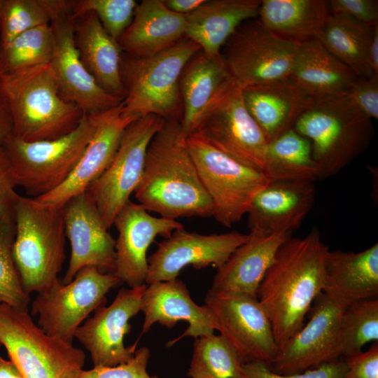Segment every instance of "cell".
<instances>
[{"instance_id": "cell-1", "label": "cell", "mask_w": 378, "mask_h": 378, "mask_svg": "<svg viewBox=\"0 0 378 378\" xmlns=\"http://www.w3.org/2000/svg\"><path fill=\"white\" fill-rule=\"evenodd\" d=\"M328 247L313 229L304 237L288 238L279 248L257 290L278 351L304 324L323 290Z\"/></svg>"}, {"instance_id": "cell-2", "label": "cell", "mask_w": 378, "mask_h": 378, "mask_svg": "<svg viewBox=\"0 0 378 378\" xmlns=\"http://www.w3.org/2000/svg\"><path fill=\"white\" fill-rule=\"evenodd\" d=\"M134 194L146 211L161 217H213L211 200L188 150L181 122L166 121L151 139Z\"/></svg>"}, {"instance_id": "cell-3", "label": "cell", "mask_w": 378, "mask_h": 378, "mask_svg": "<svg viewBox=\"0 0 378 378\" xmlns=\"http://www.w3.org/2000/svg\"><path fill=\"white\" fill-rule=\"evenodd\" d=\"M13 131L18 139L53 140L74 131L84 112L66 100L50 64L1 74Z\"/></svg>"}, {"instance_id": "cell-4", "label": "cell", "mask_w": 378, "mask_h": 378, "mask_svg": "<svg viewBox=\"0 0 378 378\" xmlns=\"http://www.w3.org/2000/svg\"><path fill=\"white\" fill-rule=\"evenodd\" d=\"M311 144L317 179L337 174L370 146L374 130L346 94L314 97L293 127Z\"/></svg>"}, {"instance_id": "cell-5", "label": "cell", "mask_w": 378, "mask_h": 378, "mask_svg": "<svg viewBox=\"0 0 378 378\" xmlns=\"http://www.w3.org/2000/svg\"><path fill=\"white\" fill-rule=\"evenodd\" d=\"M200 51V48L185 36L174 46L151 57H138L122 52V114L136 119L154 115L165 121L181 122V76Z\"/></svg>"}, {"instance_id": "cell-6", "label": "cell", "mask_w": 378, "mask_h": 378, "mask_svg": "<svg viewBox=\"0 0 378 378\" xmlns=\"http://www.w3.org/2000/svg\"><path fill=\"white\" fill-rule=\"evenodd\" d=\"M12 253L22 286L29 295L58 279L65 258L63 207L20 195L15 207Z\"/></svg>"}, {"instance_id": "cell-7", "label": "cell", "mask_w": 378, "mask_h": 378, "mask_svg": "<svg viewBox=\"0 0 378 378\" xmlns=\"http://www.w3.org/2000/svg\"><path fill=\"white\" fill-rule=\"evenodd\" d=\"M0 346L25 378H78L83 350L46 334L28 314L0 303Z\"/></svg>"}, {"instance_id": "cell-8", "label": "cell", "mask_w": 378, "mask_h": 378, "mask_svg": "<svg viewBox=\"0 0 378 378\" xmlns=\"http://www.w3.org/2000/svg\"><path fill=\"white\" fill-rule=\"evenodd\" d=\"M95 129L93 114L85 115L69 134L53 140L28 142L13 136L2 145L18 186L38 198L54 190L69 176Z\"/></svg>"}, {"instance_id": "cell-9", "label": "cell", "mask_w": 378, "mask_h": 378, "mask_svg": "<svg viewBox=\"0 0 378 378\" xmlns=\"http://www.w3.org/2000/svg\"><path fill=\"white\" fill-rule=\"evenodd\" d=\"M188 150L214 206L213 217L230 227L248 213L255 196L270 181L259 170L220 151L200 134L186 136Z\"/></svg>"}, {"instance_id": "cell-10", "label": "cell", "mask_w": 378, "mask_h": 378, "mask_svg": "<svg viewBox=\"0 0 378 378\" xmlns=\"http://www.w3.org/2000/svg\"><path fill=\"white\" fill-rule=\"evenodd\" d=\"M122 282L113 272L92 267L78 272L68 284L59 278L36 293L31 314L38 316V326L48 335L72 342L74 334L88 315L106 302L108 291Z\"/></svg>"}, {"instance_id": "cell-11", "label": "cell", "mask_w": 378, "mask_h": 378, "mask_svg": "<svg viewBox=\"0 0 378 378\" xmlns=\"http://www.w3.org/2000/svg\"><path fill=\"white\" fill-rule=\"evenodd\" d=\"M298 48L273 34L257 18L239 26L220 55L231 77L244 89L288 78Z\"/></svg>"}, {"instance_id": "cell-12", "label": "cell", "mask_w": 378, "mask_h": 378, "mask_svg": "<svg viewBox=\"0 0 378 378\" xmlns=\"http://www.w3.org/2000/svg\"><path fill=\"white\" fill-rule=\"evenodd\" d=\"M53 36L50 65L62 96L85 115L120 104L123 98L112 94L96 83L83 65L74 42L73 9L75 0H44Z\"/></svg>"}, {"instance_id": "cell-13", "label": "cell", "mask_w": 378, "mask_h": 378, "mask_svg": "<svg viewBox=\"0 0 378 378\" xmlns=\"http://www.w3.org/2000/svg\"><path fill=\"white\" fill-rule=\"evenodd\" d=\"M165 122L154 115L132 122L125 130L108 167L88 188L86 192L108 230L134 192L143 174L148 145Z\"/></svg>"}, {"instance_id": "cell-14", "label": "cell", "mask_w": 378, "mask_h": 378, "mask_svg": "<svg viewBox=\"0 0 378 378\" xmlns=\"http://www.w3.org/2000/svg\"><path fill=\"white\" fill-rule=\"evenodd\" d=\"M195 132L232 159L263 172L268 142L234 80L207 109Z\"/></svg>"}, {"instance_id": "cell-15", "label": "cell", "mask_w": 378, "mask_h": 378, "mask_svg": "<svg viewBox=\"0 0 378 378\" xmlns=\"http://www.w3.org/2000/svg\"><path fill=\"white\" fill-rule=\"evenodd\" d=\"M205 304L212 314L215 330L233 346L243 363L270 365L278 347L270 321L257 298L209 289Z\"/></svg>"}, {"instance_id": "cell-16", "label": "cell", "mask_w": 378, "mask_h": 378, "mask_svg": "<svg viewBox=\"0 0 378 378\" xmlns=\"http://www.w3.org/2000/svg\"><path fill=\"white\" fill-rule=\"evenodd\" d=\"M344 309L323 292L319 293L308 312L309 321L278 351L270 368L287 375L340 359L337 335Z\"/></svg>"}, {"instance_id": "cell-17", "label": "cell", "mask_w": 378, "mask_h": 378, "mask_svg": "<svg viewBox=\"0 0 378 378\" xmlns=\"http://www.w3.org/2000/svg\"><path fill=\"white\" fill-rule=\"evenodd\" d=\"M146 287L121 288L109 306L97 308L76 330L74 337L89 351L94 367L115 366L134 356L137 342L126 347L124 337L131 330L130 320L141 312Z\"/></svg>"}, {"instance_id": "cell-18", "label": "cell", "mask_w": 378, "mask_h": 378, "mask_svg": "<svg viewBox=\"0 0 378 378\" xmlns=\"http://www.w3.org/2000/svg\"><path fill=\"white\" fill-rule=\"evenodd\" d=\"M248 237V234L237 231L202 234L184 227L176 230L159 243L157 250L148 258L145 284L176 279L188 265L195 269L209 265L218 268Z\"/></svg>"}, {"instance_id": "cell-19", "label": "cell", "mask_w": 378, "mask_h": 378, "mask_svg": "<svg viewBox=\"0 0 378 378\" xmlns=\"http://www.w3.org/2000/svg\"><path fill=\"white\" fill-rule=\"evenodd\" d=\"M63 214L71 255L62 282L69 283L86 267L114 272L115 240L90 195L85 191L72 197L63 206Z\"/></svg>"}, {"instance_id": "cell-20", "label": "cell", "mask_w": 378, "mask_h": 378, "mask_svg": "<svg viewBox=\"0 0 378 378\" xmlns=\"http://www.w3.org/2000/svg\"><path fill=\"white\" fill-rule=\"evenodd\" d=\"M114 274L130 288L146 284L148 272L147 251L158 235L167 237L184 227L177 220L151 216L139 203L130 200L116 215Z\"/></svg>"}, {"instance_id": "cell-21", "label": "cell", "mask_w": 378, "mask_h": 378, "mask_svg": "<svg viewBox=\"0 0 378 378\" xmlns=\"http://www.w3.org/2000/svg\"><path fill=\"white\" fill-rule=\"evenodd\" d=\"M122 103L93 114L95 118L94 133L71 174L58 188L35 198L37 201L63 207L70 199L85 192L105 171L114 158L125 130L136 120L122 114Z\"/></svg>"}, {"instance_id": "cell-22", "label": "cell", "mask_w": 378, "mask_h": 378, "mask_svg": "<svg viewBox=\"0 0 378 378\" xmlns=\"http://www.w3.org/2000/svg\"><path fill=\"white\" fill-rule=\"evenodd\" d=\"M141 311L144 315L142 334L148 332L155 323L169 328L180 321H186L188 323L185 332L169 342L168 346L185 337L196 339L212 335L215 330L209 309L206 304H197L191 298L186 284L177 278L146 285Z\"/></svg>"}, {"instance_id": "cell-23", "label": "cell", "mask_w": 378, "mask_h": 378, "mask_svg": "<svg viewBox=\"0 0 378 378\" xmlns=\"http://www.w3.org/2000/svg\"><path fill=\"white\" fill-rule=\"evenodd\" d=\"M312 181H270L253 198L248 211L249 230L266 235L298 229L312 209Z\"/></svg>"}, {"instance_id": "cell-24", "label": "cell", "mask_w": 378, "mask_h": 378, "mask_svg": "<svg viewBox=\"0 0 378 378\" xmlns=\"http://www.w3.org/2000/svg\"><path fill=\"white\" fill-rule=\"evenodd\" d=\"M322 292L343 308L378 297V244L360 252L328 250Z\"/></svg>"}, {"instance_id": "cell-25", "label": "cell", "mask_w": 378, "mask_h": 378, "mask_svg": "<svg viewBox=\"0 0 378 378\" xmlns=\"http://www.w3.org/2000/svg\"><path fill=\"white\" fill-rule=\"evenodd\" d=\"M242 95L268 143L293 128L314 99L290 77L244 88Z\"/></svg>"}, {"instance_id": "cell-26", "label": "cell", "mask_w": 378, "mask_h": 378, "mask_svg": "<svg viewBox=\"0 0 378 378\" xmlns=\"http://www.w3.org/2000/svg\"><path fill=\"white\" fill-rule=\"evenodd\" d=\"M246 242L217 268L211 289L257 298V290L280 246L288 234L266 235L249 230Z\"/></svg>"}, {"instance_id": "cell-27", "label": "cell", "mask_w": 378, "mask_h": 378, "mask_svg": "<svg viewBox=\"0 0 378 378\" xmlns=\"http://www.w3.org/2000/svg\"><path fill=\"white\" fill-rule=\"evenodd\" d=\"M186 28V15L169 10L163 0H144L138 4L132 22L118 43L124 53L151 57L185 37Z\"/></svg>"}, {"instance_id": "cell-28", "label": "cell", "mask_w": 378, "mask_h": 378, "mask_svg": "<svg viewBox=\"0 0 378 378\" xmlns=\"http://www.w3.org/2000/svg\"><path fill=\"white\" fill-rule=\"evenodd\" d=\"M260 0H205L186 15L185 36L209 56L220 55L222 48L239 26L258 18Z\"/></svg>"}, {"instance_id": "cell-29", "label": "cell", "mask_w": 378, "mask_h": 378, "mask_svg": "<svg viewBox=\"0 0 378 378\" xmlns=\"http://www.w3.org/2000/svg\"><path fill=\"white\" fill-rule=\"evenodd\" d=\"M232 80L220 55L209 56L200 51L188 62L180 79L181 125L186 136L195 132L207 109Z\"/></svg>"}, {"instance_id": "cell-30", "label": "cell", "mask_w": 378, "mask_h": 378, "mask_svg": "<svg viewBox=\"0 0 378 378\" xmlns=\"http://www.w3.org/2000/svg\"><path fill=\"white\" fill-rule=\"evenodd\" d=\"M74 42L83 65L99 86L123 98L122 52L94 13L86 12L75 18Z\"/></svg>"}, {"instance_id": "cell-31", "label": "cell", "mask_w": 378, "mask_h": 378, "mask_svg": "<svg viewBox=\"0 0 378 378\" xmlns=\"http://www.w3.org/2000/svg\"><path fill=\"white\" fill-rule=\"evenodd\" d=\"M289 77L313 97L346 94L358 79L317 38L299 44Z\"/></svg>"}, {"instance_id": "cell-32", "label": "cell", "mask_w": 378, "mask_h": 378, "mask_svg": "<svg viewBox=\"0 0 378 378\" xmlns=\"http://www.w3.org/2000/svg\"><path fill=\"white\" fill-rule=\"evenodd\" d=\"M330 15L326 0H262L258 19L273 34L300 44L318 39Z\"/></svg>"}, {"instance_id": "cell-33", "label": "cell", "mask_w": 378, "mask_h": 378, "mask_svg": "<svg viewBox=\"0 0 378 378\" xmlns=\"http://www.w3.org/2000/svg\"><path fill=\"white\" fill-rule=\"evenodd\" d=\"M377 26L363 24L346 15L331 14L318 40L358 78H368L374 76L368 64V53Z\"/></svg>"}, {"instance_id": "cell-34", "label": "cell", "mask_w": 378, "mask_h": 378, "mask_svg": "<svg viewBox=\"0 0 378 378\" xmlns=\"http://www.w3.org/2000/svg\"><path fill=\"white\" fill-rule=\"evenodd\" d=\"M263 173L270 181H312L318 171L310 141L293 128L267 144Z\"/></svg>"}, {"instance_id": "cell-35", "label": "cell", "mask_w": 378, "mask_h": 378, "mask_svg": "<svg viewBox=\"0 0 378 378\" xmlns=\"http://www.w3.org/2000/svg\"><path fill=\"white\" fill-rule=\"evenodd\" d=\"M243 363L236 350L221 335L195 339L188 372L190 378H245Z\"/></svg>"}, {"instance_id": "cell-36", "label": "cell", "mask_w": 378, "mask_h": 378, "mask_svg": "<svg viewBox=\"0 0 378 378\" xmlns=\"http://www.w3.org/2000/svg\"><path fill=\"white\" fill-rule=\"evenodd\" d=\"M371 342H378L377 298L360 300L343 309L337 335L340 358L362 352L363 347Z\"/></svg>"}, {"instance_id": "cell-37", "label": "cell", "mask_w": 378, "mask_h": 378, "mask_svg": "<svg viewBox=\"0 0 378 378\" xmlns=\"http://www.w3.org/2000/svg\"><path fill=\"white\" fill-rule=\"evenodd\" d=\"M52 50L53 36L50 24L26 31L0 47V74L50 64Z\"/></svg>"}, {"instance_id": "cell-38", "label": "cell", "mask_w": 378, "mask_h": 378, "mask_svg": "<svg viewBox=\"0 0 378 378\" xmlns=\"http://www.w3.org/2000/svg\"><path fill=\"white\" fill-rule=\"evenodd\" d=\"M14 219L0 222V303L28 312L30 297L21 284L12 253Z\"/></svg>"}, {"instance_id": "cell-39", "label": "cell", "mask_w": 378, "mask_h": 378, "mask_svg": "<svg viewBox=\"0 0 378 378\" xmlns=\"http://www.w3.org/2000/svg\"><path fill=\"white\" fill-rule=\"evenodd\" d=\"M44 0H3L0 14V47L31 29L49 24Z\"/></svg>"}, {"instance_id": "cell-40", "label": "cell", "mask_w": 378, "mask_h": 378, "mask_svg": "<svg viewBox=\"0 0 378 378\" xmlns=\"http://www.w3.org/2000/svg\"><path fill=\"white\" fill-rule=\"evenodd\" d=\"M137 5L134 0H76L73 16L94 13L105 31L118 42L132 22Z\"/></svg>"}, {"instance_id": "cell-41", "label": "cell", "mask_w": 378, "mask_h": 378, "mask_svg": "<svg viewBox=\"0 0 378 378\" xmlns=\"http://www.w3.org/2000/svg\"><path fill=\"white\" fill-rule=\"evenodd\" d=\"M347 370L344 359L340 358L316 368L292 374H279L261 362L243 363L241 372L245 378H343Z\"/></svg>"}, {"instance_id": "cell-42", "label": "cell", "mask_w": 378, "mask_h": 378, "mask_svg": "<svg viewBox=\"0 0 378 378\" xmlns=\"http://www.w3.org/2000/svg\"><path fill=\"white\" fill-rule=\"evenodd\" d=\"M149 358V349L143 346L136 349L134 356L125 363L83 370L78 378H159L150 375L146 370Z\"/></svg>"}, {"instance_id": "cell-43", "label": "cell", "mask_w": 378, "mask_h": 378, "mask_svg": "<svg viewBox=\"0 0 378 378\" xmlns=\"http://www.w3.org/2000/svg\"><path fill=\"white\" fill-rule=\"evenodd\" d=\"M18 186L13 168L0 146V222L14 219L15 207L20 196L15 190Z\"/></svg>"}, {"instance_id": "cell-44", "label": "cell", "mask_w": 378, "mask_h": 378, "mask_svg": "<svg viewBox=\"0 0 378 378\" xmlns=\"http://www.w3.org/2000/svg\"><path fill=\"white\" fill-rule=\"evenodd\" d=\"M331 14L348 16L366 24H378V1L377 0H330Z\"/></svg>"}, {"instance_id": "cell-45", "label": "cell", "mask_w": 378, "mask_h": 378, "mask_svg": "<svg viewBox=\"0 0 378 378\" xmlns=\"http://www.w3.org/2000/svg\"><path fill=\"white\" fill-rule=\"evenodd\" d=\"M347 95L365 115L378 119V76L358 78Z\"/></svg>"}, {"instance_id": "cell-46", "label": "cell", "mask_w": 378, "mask_h": 378, "mask_svg": "<svg viewBox=\"0 0 378 378\" xmlns=\"http://www.w3.org/2000/svg\"><path fill=\"white\" fill-rule=\"evenodd\" d=\"M343 359L347 366L343 378H378V342L366 351Z\"/></svg>"}, {"instance_id": "cell-47", "label": "cell", "mask_w": 378, "mask_h": 378, "mask_svg": "<svg viewBox=\"0 0 378 378\" xmlns=\"http://www.w3.org/2000/svg\"><path fill=\"white\" fill-rule=\"evenodd\" d=\"M13 124L6 94L0 74V146L12 136Z\"/></svg>"}, {"instance_id": "cell-48", "label": "cell", "mask_w": 378, "mask_h": 378, "mask_svg": "<svg viewBox=\"0 0 378 378\" xmlns=\"http://www.w3.org/2000/svg\"><path fill=\"white\" fill-rule=\"evenodd\" d=\"M205 0H164L165 6L171 11L186 15L202 5Z\"/></svg>"}, {"instance_id": "cell-49", "label": "cell", "mask_w": 378, "mask_h": 378, "mask_svg": "<svg viewBox=\"0 0 378 378\" xmlns=\"http://www.w3.org/2000/svg\"><path fill=\"white\" fill-rule=\"evenodd\" d=\"M0 378L25 377L11 360H6L0 357Z\"/></svg>"}, {"instance_id": "cell-50", "label": "cell", "mask_w": 378, "mask_h": 378, "mask_svg": "<svg viewBox=\"0 0 378 378\" xmlns=\"http://www.w3.org/2000/svg\"><path fill=\"white\" fill-rule=\"evenodd\" d=\"M368 64L374 76H378V26L375 28L370 46Z\"/></svg>"}, {"instance_id": "cell-51", "label": "cell", "mask_w": 378, "mask_h": 378, "mask_svg": "<svg viewBox=\"0 0 378 378\" xmlns=\"http://www.w3.org/2000/svg\"><path fill=\"white\" fill-rule=\"evenodd\" d=\"M3 0H0V14H1V9L2 6Z\"/></svg>"}]
</instances>
